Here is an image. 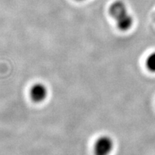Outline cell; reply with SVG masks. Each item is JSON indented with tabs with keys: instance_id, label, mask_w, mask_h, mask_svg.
Wrapping results in <instances>:
<instances>
[{
	"instance_id": "cell-1",
	"label": "cell",
	"mask_w": 155,
	"mask_h": 155,
	"mask_svg": "<svg viewBox=\"0 0 155 155\" xmlns=\"http://www.w3.org/2000/svg\"><path fill=\"white\" fill-rule=\"evenodd\" d=\"M109 13L116 20L120 30L127 31L133 25V17L129 14L127 6L122 1L114 2L110 7Z\"/></svg>"
},
{
	"instance_id": "cell-3",
	"label": "cell",
	"mask_w": 155,
	"mask_h": 155,
	"mask_svg": "<svg viewBox=\"0 0 155 155\" xmlns=\"http://www.w3.org/2000/svg\"><path fill=\"white\" fill-rule=\"evenodd\" d=\"M48 90L47 86L42 83H36L32 85L30 90L31 99L35 103H41L47 98Z\"/></svg>"
},
{
	"instance_id": "cell-2",
	"label": "cell",
	"mask_w": 155,
	"mask_h": 155,
	"mask_svg": "<svg viewBox=\"0 0 155 155\" xmlns=\"http://www.w3.org/2000/svg\"><path fill=\"white\" fill-rule=\"evenodd\" d=\"M114 148V141L107 135H102L94 143V152L95 155H109Z\"/></svg>"
},
{
	"instance_id": "cell-4",
	"label": "cell",
	"mask_w": 155,
	"mask_h": 155,
	"mask_svg": "<svg viewBox=\"0 0 155 155\" xmlns=\"http://www.w3.org/2000/svg\"><path fill=\"white\" fill-rule=\"evenodd\" d=\"M146 66L150 72L155 73V52L151 53L146 60Z\"/></svg>"
},
{
	"instance_id": "cell-5",
	"label": "cell",
	"mask_w": 155,
	"mask_h": 155,
	"mask_svg": "<svg viewBox=\"0 0 155 155\" xmlns=\"http://www.w3.org/2000/svg\"><path fill=\"white\" fill-rule=\"evenodd\" d=\"M78 1H83V0H78Z\"/></svg>"
}]
</instances>
